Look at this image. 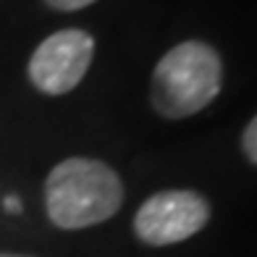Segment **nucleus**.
<instances>
[{
	"label": "nucleus",
	"instance_id": "obj_1",
	"mask_svg": "<svg viewBox=\"0 0 257 257\" xmlns=\"http://www.w3.org/2000/svg\"><path fill=\"white\" fill-rule=\"evenodd\" d=\"M123 205V184L108 163L66 158L45 179V207L53 226L79 231L105 223Z\"/></svg>",
	"mask_w": 257,
	"mask_h": 257
},
{
	"label": "nucleus",
	"instance_id": "obj_2",
	"mask_svg": "<svg viewBox=\"0 0 257 257\" xmlns=\"http://www.w3.org/2000/svg\"><path fill=\"white\" fill-rule=\"evenodd\" d=\"M223 87V58L213 45L186 40L158 61L150 81V102L158 115L181 121L205 110Z\"/></svg>",
	"mask_w": 257,
	"mask_h": 257
},
{
	"label": "nucleus",
	"instance_id": "obj_3",
	"mask_svg": "<svg viewBox=\"0 0 257 257\" xmlns=\"http://www.w3.org/2000/svg\"><path fill=\"white\" fill-rule=\"evenodd\" d=\"M210 220V202L194 189H163L139 205L134 233L147 247H168L192 239Z\"/></svg>",
	"mask_w": 257,
	"mask_h": 257
},
{
	"label": "nucleus",
	"instance_id": "obj_4",
	"mask_svg": "<svg viewBox=\"0 0 257 257\" xmlns=\"http://www.w3.org/2000/svg\"><path fill=\"white\" fill-rule=\"evenodd\" d=\"M95 40L84 29H61L45 37L29 58V81L42 95L61 97L79 87L87 76Z\"/></svg>",
	"mask_w": 257,
	"mask_h": 257
},
{
	"label": "nucleus",
	"instance_id": "obj_5",
	"mask_svg": "<svg viewBox=\"0 0 257 257\" xmlns=\"http://www.w3.org/2000/svg\"><path fill=\"white\" fill-rule=\"evenodd\" d=\"M241 150H244V155H247V160L252 163V166H257V115H254L247 126H244Z\"/></svg>",
	"mask_w": 257,
	"mask_h": 257
},
{
	"label": "nucleus",
	"instance_id": "obj_6",
	"mask_svg": "<svg viewBox=\"0 0 257 257\" xmlns=\"http://www.w3.org/2000/svg\"><path fill=\"white\" fill-rule=\"evenodd\" d=\"M50 8L55 11H63V14H71V11H81V8H87L92 6L95 0H45Z\"/></svg>",
	"mask_w": 257,
	"mask_h": 257
},
{
	"label": "nucleus",
	"instance_id": "obj_7",
	"mask_svg": "<svg viewBox=\"0 0 257 257\" xmlns=\"http://www.w3.org/2000/svg\"><path fill=\"white\" fill-rule=\"evenodd\" d=\"M3 205H6V213H11V215L21 213V200H19V197H14V194H8Z\"/></svg>",
	"mask_w": 257,
	"mask_h": 257
},
{
	"label": "nucleus",
	"instance_id": "obj_8",
	"mask_svg": "<svg viewBox=\"0 0 257 257\" xmlns=\"http://www.w3.org/2000/svg\"><path fill=\"white\" fill-rule=\"evenodd\" d=\"M0 257H29V254H11V252H0Z\"/></svg>",
	"mask_w": 257,
	"mask_h": 257
}]
</instances>
